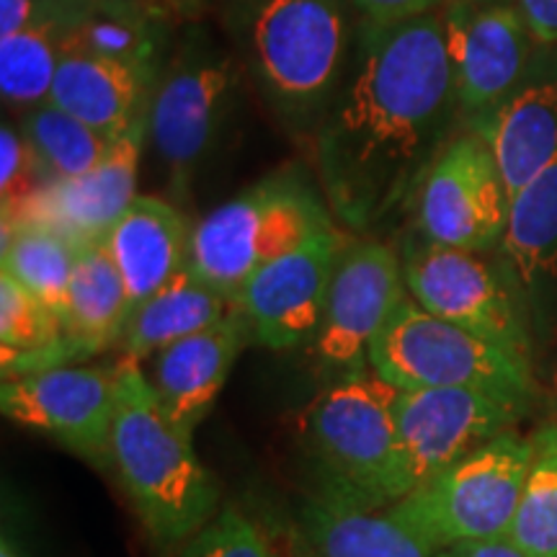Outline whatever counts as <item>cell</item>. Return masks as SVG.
I'll use <instances>...</instances> for the list:
<instances>
[{"instance_id": "cell-37", "label": "cell", "mask_w": 557, "mask_h": 557, "mask_svg": "<svg viewBox=\"0 0 557 557\" xmlns=\"http://www.w3.org/2000/svg\"><path fill=\"white\" fill-rule=\"evenodd\" d=\"M0 557H21V555L16 553V547L11 545L9 537H3V542H0Z\"/></svg>"}, {"instance_id": "cell-3", "label": "cell", "mask_w": 557, "mask_h": 557, "mask_svg": "<svg viewBox=\"0 0 557 557\" xmlns=\"http://www.w3.org/2000/svg\"><path fill=\"white\" fill-rule=\"evenodd\" d=\"M111 468L139 521L160 549L186 545L218 513L220 487L194 451L191 438L160 408L148 374L120 359Z\"/></svg>"}, {"instance_id": "cell-13", "label": "cell", "mask_w": 557, "mask_h": 557, "mask_svg": "<svg viewBox=\"0 0 557 557\" xmlns=\"http://www.w3.org/2000/svg\"><path fill=\"white\" fill-rule=\"evenodd\" d=\"M116 372L99 367H47L5 377L0 408L18 426L41 431L96 465H111Z\"/></svg>"}, {"instance_id": "cell-7", "label": "cell", "mask_w": 557, "mask_h": 557, "mask_svg": "<svg viewBox=\"0 0 557 557\" xmlns=\"http://www.w3.org/2000/svg\"><path fill=\"white\" fill-rule=\"evenodd\" d=\"M233 47L189 26L160 67L148 114V143L173 194H184L212 156L240 81Z\"/></svg>"}, {"instance_id": "cell-30", "label": "cell", "mask_w": 557, "mask_h": 557, "mask_svg": "<svg viewBox=\"0 0 557 557\" xmlns=\"http://www.w3.org/2000/svg\"><path fill=\"white\" fill-rule=\"evenodd\" d=\"M181 557H269V540L259 521L225 506L186 542Z\"/></svg>"}, {"instance_id": "cell-12", "label": "cell", "mask_w": 557, "mask_h": 557, "mask_svg": "<svg viewBox=\"0 0 557 557\" xmlns=\"http://www.w3.org/2000/svg\"><path fill=\"white\" fill-rule=\"evenodd\" d=\"M406 295L403 259L393 248L377 240L348 238L312 341L318 361L333 380L369 369V346Z\"/></svg>"}, {"instance_id": "cell-18", "label": "cell", "mask_w": 557, "mask_h": 557, "mask_svg": "<svg viewBox=\"0 0 557 557\" xmlns=\"http://www.w3.org/2000/svg\"><path fill=\"white\" fill-rule=\"evenodd\" d=\"M163 62L114 58L65 45L50 101L103 135L116 137L152 99Z\"/></svg>"}, {"instance_id": "cell-4", "label": "cell", "mask_w": 557, "mask_h": 557, "mask_svg": "<svg viewBox=\"0 0 557 557\" xmlns=\"http://www.w3.org/2000/svg\"><path fill=\"white\" fill-rule=\"evenodd\" d=\"M331 227L333 212L315 186L302 173L278 171L194 225L189 267L235 302L261 267Z\"/></svg>"}, {"instance_id": "cell-20", "label": "cell", "mask_w": 557, "mask_h": 557, "mask_svg": "<svg viewBox=\"0 0 557 557\" xmlns=\"http://www.w3.org/2000/svg\"><path fill=\"white\" fill-rule=\"evenodd\" d=\"M191 230L176 207L143 194L109 230L103 243L122 271L132 310L189 263Z\"/></svg>"}, {"instance_id": "cell-36", "label": "cell", "mask_w": 557, "mask_h": 557, "mask_svg": "<svg viewBox=\"0 0 557 557\" xmlns=\"http://www.w3.org/2000/svg\"><path fill=\"white\" fill-rule=\"evenodd\" d=\"M156 9H160L169 18H199L207 0H150Z\"/></svg>"}, {"instance_id": "cell-28", "label": "cell", "mask_w": 557, "mask_h": 557, "mask_svg": "<svg viewBox=\"0 0 557 557\" xmlns=\"http://www.w3.org/2000/svg\"><path fill=\"white\" fill-rule=\"evenodd\" d=\"M508 540L532 557H557V421L532 434V465Z\"/></svg>"}, {"instance_id": "cell-33", "label": "cell", "mask_w": 557, "mask_h": 557, "mask_svg": "<svg viewBox=\"0 0 557 557\" xmlns=\"http://www.w3.org/2000/svg\"><path fill=\"white\" fill-rule=\"evenodd\" d=\"M269 540V557H320L299 524L271 519L263 527Z\"/></svg>"}, {"instance_id": "cell-1", "label": "cell", "mask_w": 557, "mask_h": 557, "mask_svg": "<svg viewBox=\"0 0 557 557\" xmlns=\"http://www.w3.org/2000/svg\"><path fill=\"white\" fill-rule=\"evenodd\" d=\"M459 114L442 11L400 24L359 18L344 78L310 143L333 218L369 230L416 201Z\"/></svg>"}, {"instance_id": "cell-21", "label": "cell", "mask_w": 557, "mask_h": 557, "mask_svg": "<svg viewBox=\"0 0 557 557\" xmlns=\"http://www.w3.org/2000/svg\"><path fill=\"white\" fill-rule=\"evenodd\" d=\"M496 253L527 315H545L542 305L557 287V163L513 194Z\"/></svg>"}, {"instance_id": "cell-10", "label": "cell", "mask_w": 557, "mask_h": 557, "mask_svg": "<svg viewBox=\"0 0 557 557\" xmlns=\"http://www.w3.org/2000/svg\"><path fill=\"white\" fill-rule=\"evenodd\" d=\"M524 410L475 389H400L389 504L513 429Z\"/></svg>"}, {"instance_id": "cell-31", "label": "cell", "mask_w": 557, "mask_h": 557, "mask_svg": "<svg viewBox=\"0 0 557 557\" xmlns=\"http://www.w3.org/2000/svg\"><path fill=\"white\" fill-rule=\"evenodd\" d=\"M47 173L34 156V150L11 122L0 129V201H3V218L16 214L21 207L47 186Z\"/></svg>"}, {"instance_id": "cell-5", "label": "cell", "mask_w": 557, "mask_h": 557, "mask_svg": "<svg viewBox=\"0 0 557 557\" xmlns=\"http://www.w3.org/2000/svg\"><path fill=\"white\" fill-rule=\"evenodd\" d=\"M532 465V436L506 431L436 472L385 511L434 549L511 532Z\"/></svg>"}, {"instance_id": "cell-14", "label": "cell", "mask_w": 557, "mask_h": 557, "mask_svg": "<svg viewBox=\"0 0 557 557\" xmlns=\"http://www.w3.org/2000/svg\"><path fill=\"white\" fill-rule=\"evenodd\" d=\"M348 235L331 227L261 267L243 284L235 308L248 320L253 341L284 351L315 341L331 278Z\"/></svg>"}, {"instance_id": "cell-9", "label": "cell", "mask_w": 557, "mask_h": 557, "mask_svg": "<svg viewBox=\"0 0 557 557\" xmlns=\"http://www.w3.org/2000/svg\"><path fill=\"white\" fill-rule=\"evenodd\" d=\"M403 271L408 295L423 310L532 367L527 308L498 261L418 235L403 248Z\"/></svg>"}, {"instance_id": "cell-8", "label": "cell", "mask_w": 557, "mask_h": 557, "mask_svg": "<svg viewBox=\"0 0 557 557\" xmlns=\"http://www.w3.org/2000/svg\"><path fill=\"white\" fill-rule=\"evenodd\" d=\"M400 389L374 369L333 380L308 410V442L320 475L372 508L389 506Z\"/></svg>"}, {"instance_id": "cell-22", "label": "cell", "mask_w": 557, "mask_h": 557, "mask_svg": "<svg viewBox=\"0 0 557 557\" xmlns=\"http://www.w3.org/2000/svg\"><path fill=\"white\" fill-rule=\"evenodd\" d=\"M470 124L491 145L511 199L557 163V75L519 88Z\"/></svg>"}, {"instance_id": "cell-17", "label": "cell", "mask_w": 557, "mask_h": 557, "mask_svg": "<svg viewBox=\"0 0 557 557\" xmlns=\"http://www.w3.org/2000/svg\"><path fill=\"white\" fill-rule=\"evenodd\" d=\"M253 333L238 308L209 329L165 346L152 357L148 380L160 408L181 434L194 436L199 423L218 403L230 369L243 354Z\"/></svg>"}, {"instance_id": "cell-15", "label": "cell", "mask_w": 557, "mask_h": 557, "mask_svg": "<svg viewBox=\"0 0 557 557\" xmlns=\"http://www.w3.org/2000/svg\"><path fill=\"white\" fill-rule=\"evenodd\" d=\"M442 24L459 111L475 122L517 94L534 37L517 3L475 5L447 0Z\"/></svg>"}, {"instance_id": "cell-16", "label": "cell", "mask_w": 557, "mask_h": 557, "mask_svg": "<svg viewBox=\"0 0 557 557\" xmlns=\"http://www.w3.org/2000/svg\"><path fill=\"white\" fill-rule=\"evenodd\" d=\"M150 103L111 139L96 169L75 178L50 181L16 214L3 220H34L75 243L103 240L137 197V176L148 145Z\"/></svg>"}, {"instance_id": "cell-35", "label": "cell", "mask_w": 557, "mask_h": 557, "mask_svg": "<svg viewBox=\"0 0 557 557\" xmlns=\"http://www.w3.org/2000/svg\"><path fill=\"white\" fill-rule=\"evenodd\" d=\"M447 555L449 557H532L527 555L519 545H513L508 537L468 542V545H457L447 549Z\"/></svg>"}, {"instance_id": "cell-24", "label": "cell", "mask_w": 557, "mask_h": 557, "mask_svg": "<svg viewBox=\"0 0 557 557\" xmlns=\"http://www.w3.org/2000/svg\"><path fill=\"white\" fill-rule=\"evenodd\" d=\"M132 302L107 243H83L67 287V336L86 351L120 344Z\"/></svg>"}, {"instance_id": "cell-32", "label": "cell", "mask_w": 557, "mask_h": 557, "mask_svg": "<svg viewBox=\"0 0 557 557\" xmlns=\"http://www.w3.org/2000/svg\"><path fill=\"white\" fill-rule=\"evenodd\" d=\"M359 18L377 24H400V21L429 16L447 5V0H348Z\"/></svg>"}, {"instance_id": "cell-19", "label": "cell", "mask_w": 557, "mask_h": 557, "mask_svg": "<svg viewBox=\"0 0 557 557\" xmlns=\"http://www.w3.org/2000/svg\"><path fill=\"white\" fill-rule=\"evenodd\" d=\"M297 524L320 557H449L323 475L299 504Z\"/></svg>"}, {"instance_id": "cell-2", "label": "cell", "mask_w": 557, "mask_h": 557, "mask_svg": "<svg viewBox=\"0 0 557 557\" xmlns=\"http://www.w3.org/2000/svg\"><path fill=\"white\" fill-rule=\"evenodd\" d=\"M222 29L278 127L310 145L351 58L348 0H214Z\"/></svg>"}, {"instance_id": "cell-25", "label": "cell", "mask_w": 557, "mask_h": 557, "mask_svg": "<svg viewBox=\"0 0 557 557\" xmlns=\"http://www.w3.org/2000/svg\"><path fill=\"white\" fill-rule=\"evenodd\" d=\"M83 243L34 220H3V271L24 284L67 329V287Z\"/></svg>"}, {"instance_id": "cell-34", "label": "cell", "mask_w": 557, "mask_h": 557, "mask_svg": "<svg viewBox=\"0 0 557 557\" xmlns=\"http://www.w3.org/2000/svg\"><path fill=\"white\" fill-rule=\"evenodd\" d=\"M534 41L557 45V0H517Z\"/></svg>"}, {"instance_id": "cell-23", "label": "cell", "mask_w": 557, "mask_h": 557, "mask_svg": "<svg viewBox=\"0 0 557 557\" xmlns=\"http://www.w3.org/2000/svg\"><path fill=\"white\" fill-rule=\"evenodd\" d=\"M233 308L235 302L225 292L201 278L186 263L156 295L132 310L120 338L122 359L143 364L165 346L220 323Z\"/></svg>"}, {"instance_id": "cell-6", "label": "cell", "mask_w": 557, "mask_h": 557, "mask_svg": "<svg viewBox=\"0 0 557 557\" xmlns=\"http://www.w3.org/2000/svg\"><path fill=\"white\" fill-rule=\"evenodd\" d=\"M369 369L398 389H475L527 410L532 367L423 310L406 295L369 346Z\"/></svg>"}, {"instance_id": "cell-38", "label": "cell", "mask_w": 557, "mask_h": 557, "mask_svg": "<svg viewBox=\"0 0 557 557\" xmlns=\"http://www.w3.org/2000/svg\"><path fill=\"white\" fill-rule=\"evenodd\" d=\"M455 3H475V5H496V3H517V0H455Z\"/></svg>"}, {"instance_id": "cell-11", "label": "cell", "mask_w": 557, "mask_h": 557, "mask_svg": "<svg viewBox=\"0 0 557 557\" xmlns=\"http://www.w3.org/2000/svg\"><path fill=\"white\" fill-rule=\"evenodd\" d=\"M418 235L472 253L496 250L508 225L504 176L478 132L449 139L416 194Z\"/></svg>"}, {"instance_id": "cell-27", "label": "cell", "mask_w": 557, "mask_h": 557, "mask_svg": "<svg viewBox=\"0 0 557 557\" xmlns=\"http://www.w3.org/2000/svg\"><path fill=\"white\" fill-rule=\"evenodd\" d=\"M18 129L45 169L47 181L75 178L96 169L114 139L52 101L21 114Z\"/></svg>"}, {"instance_id": "cell-29", "label": "cell", "mask_w": 557, "mask_h": 557, "mask_svg": "<svg viewBox=\"0 0 557 557\" xmlns=\"http://www.w3.org/2000/svg\"><path fill=\"white\" fill-rule=\"evenodd\" d=\"M67 336L65 323L16 282L9 271L0 269V344H3V367L24 359H45L58 348H81ZM54 367V364H52Z\"/></svg>"}, {"instance_id": "cell-26", "label": "cell", "mask_w": 557, "mask_h": 557, "mask_svg": "<svg viewBox=\"0 0 557 557\" xmlns=\"http://www.w3.org/2000/svg\"><path fill=\"white\" fill-rule=\"evenodd\" d=\"M65 21H41L9 37H0V94L21 114L50 101L67 34Z\"/></svg>"}]
</instances>
